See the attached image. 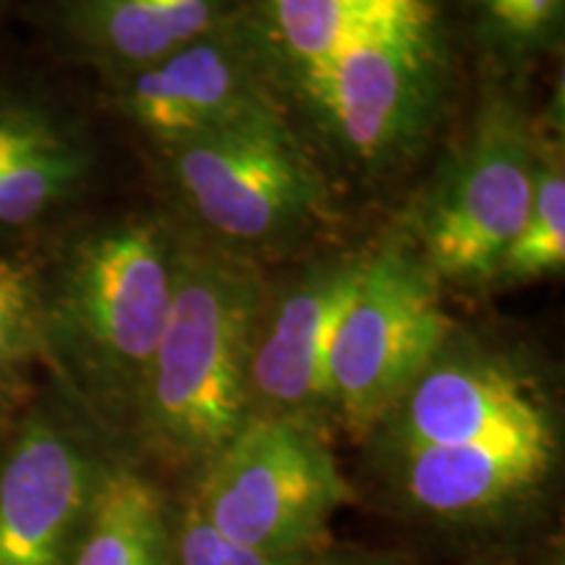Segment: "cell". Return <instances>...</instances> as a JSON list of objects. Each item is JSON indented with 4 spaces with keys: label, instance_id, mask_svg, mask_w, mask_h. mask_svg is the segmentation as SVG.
<instances>
[{
    "label": "cell",
    "instance_id": "8",
    "mask_svg": "<svg viewBox=\"0 0 565 565\" xmlns=\"http://www.w3.org/2000/svg\"><path fill=\"white\" fill-rule=\"evenodd\" d=\"M364 252L315 259L267 288L249 351L252 416L322 424L330 416V349L364 267Z\"/></svg>",
    "mask_w": 565,
    "mask_h": 565
},
{
    "label": "cell",
    "instance_id": "16",
    "mask_svg": "<svg viewBox=\"0 0 565 565\" xmlns=\"http://www.w3.org/2000/svg\"><path fill=\"white\" fill-rule=\"evenodd\" d=\"M42 351V275L24 259L0 257V401L17 393Z\"/></svg>",
    "mask_w": 565,
    "mask_h": 565
},
{
    "label": "cell",
    "instance_id": "1",
    "mask_svg": "<svg viewBox=\"0 0 565 565\" xmlns=\"http://www.w3.org/2000/svg\"><path fill=\"white\" fill-rule=\"evenodd\" d=\"M242 19L278 103L351 171L398 168L443 124L454 53L440 0H242Z\"/></svg>",
    "mask_w": 565,
    "mask_h": 565
},
{
    "label": "cell",
    "instance_id": "10",
    "mask_svg": "<svg viewBox=\"0 0 565 565\" xmlns=\"http://www.w3.org/2000/svg\"><path fill=\"white\" fill-rule=\"evenodd\" d=\"M555 433L540 391L511 359L456 333L372 429L380 454Z\"/></svg>",
    "mask_w": 565,
    "mask_h": 565
},
{
    "label": "cell",
    "instance_id": "4",
    "mask_svg": "<svg viewBox=\"0 0 565 565\" xmlns=\"http://www.w3.org/2000/svg\"><path fill=\"white\" fill-rule=\"evenodd\" d=\"M175 192L212 244L252 257L303 236L328 215V186L282 108L168 147Z\"/></svg>",
    "mask_w": 565,
    "mask_h": 565
},
{
    "label": "cell",
    "instance_id": "6",
    "mask_svg": "<svg viewBox=\"0 0 565 565\" xmlns=\"http://www.w3.org/2000/svg\"><path fill=\"white\" fill-rule=\"evenodd\" d=\"M349 498L322 424L252 416L196 475L192 503L236 545L303 557Z\"/></svg>",
    "mask_w": 565,
    "mask_h": 565
},
{
    "label": "cell",
    "instance_id": "20",
    "mask_svg": "<svg viewBox=\"0 0 565 565\" xmlns=\"http://www.w3.org/2000/svg\"><path fill=\"white\" fill-rule=\"evenodd\" d=\"M303 563V561H301ZM299 563V565H301ZM309 565H398L387 557H377V555H362V553H333V555H320L317 561Z\"/></svg>",
    "mask_w": 565,
    "mask_h": 565
},
{
    "label": "cell",
    "instance_id": "17",
    "mask_svg": "<svg viewBox=\"0 0 565 565\" xmlns=\"http://www.w3.org/2000/svg\"><path fill=\"white\" fill-rule=\"evenodd\" d=\"M494 51L526 58L555 47L563 34L565 0H471Z\"/></svg>",
    "mask_w": 565,
    "mask_h": 565
},
{
    "label": "cell",
    "instance_id": "9",
    "mask_svg": "<svg viewBox=\"0 0 565 565\" xmlns=\"http://www.w3.org/2000/svg\"><path fill=\"white\" fill-rule=\"evenodd\" d=\"M113 103L162 150L257 110L282 108L242 13L166 58L116 76Z\"/></svg>",
    "mask_w": 565,
    "mask_h": 565
},
{
    "label": "cell",
    "instance_id": "7",
    "mask_svg": "<svg viewBox=\"0 0 565 565\" xmlns=\"http://www.w3.org/2000/svg\"><path fill=\"white\" fill-rule=\"evenodd\" d=\"M454 333L440 282L404 236L366 249L330 349V416L370 437Z\"/></svg>",
    "mask_w": 565,
    "mask_h": 565
},
{
    "label": "cell",
    "instance_id": "12",
    "mask_svg": "<svg viewBox=\"0 0 565 565\" xmlns=\"http://www.w3.org/2000/svg\"><path fill=\"white\" fill-rule=\"evenodd\" d=\"M557 433L383 454L395 498L424 519L458 524L513 508L553 471Z\"/></svg>",
    "mask_w": 565,
    "mask_h": 565
},
{
    "label": "cell",
    "instance_id": "5",
    "mask_svg": "<svg viewBox=\"0 0 565 565\" xmlns=\"http://www.w3.org/2000/svg\"><path fill=\"white\" fill-rule=\"evenodd\" d=\"M536 152L540 137L524 113L490 97L416 204L404 236L440 286H492L532 202Z\"/></svg>",
    "mask_w": 565,
    "mask_h": 565
},
{
    "label": "cell",
    "instance_id": "19",
    "mask_svg": "<svg viewBox=\"0 0 565 565\" xmlns=\"http://www.w3.org/2000/svg\"><path fill=\"white\" fill-rule=\"evenodd\" d=\"M173 565H299L303 557L270 555L236 545L223 536L194 503L183 508L181 521L171 526Z\"/></svg>",
    "mask_w": 565,
    "mask_h": 565
},
{
    "label": "cell",
    "instance_id": "11",
    "mask_svg": "<svg viewBox=\"0 0 565 565\" xmlns=\"http://www.w3.org/2000/svg\"><path fill=\"white\" fill-rule=\"evenodd\" d=\"M105 466L61 414L21 424L0 463V565H68Z\"/></svg>",
    "mask_w": 565,
    "mask_h": 565
},
{
    "label": "cell",
    "instance_id": "14",
    "mask_svg": "<svg viewBox=\"0 0 565 565\" xmlns=\"http://www.w3.org/2000/svg\"><path fill=\"white\" fill-rule=\"evenodd\" d=\"M68 565H173V536L158 484L129 463L105 466Z\"/></svg>",
    "mask_w": 565,
    "mask_h": 565
},
{
    "label": "cell",
    "instance_id": "18",
    "mask_svg": "<svg viewBox=\"0 0 565 565\" xmlns=\"http://www.w3.org/2000/svg\"><path fill=\"white\" fill-rule=\"evenodd\" d=\"M63 124H68V118H63L51 103L26 92L0 89V192L21 158Z\"/></svg>",
    "mask_w": 565,
    "mask_h": 565
},
{
    "label": "cell",
    "instance_id": "13",
    "mask_svg": "<svg viewBox=\"0 0 565 565\" xmlns=\"http://www.w3.org/2000/svg\"><path fill=\"white\" fill-rule=\"evenodd\" d=\"M242 13V0H55L53 21L71 53L110 79L166 58Z\"/></svg>",
    "mask_w": 565,
    "mask_h": 565
},
{
    "label": "cell",
    "instance_id": "3",
    "mask_svg": "<svg viewBox=\"0 0 565 565\" xmlns=\"http://www.w3.org/2000/svg\"><path fill=\"white\" fill-rule=\"evenodd\" d=\"M265 280L252 257L183 236L181 270L134 433L200 471L252 419L249 351Z\"/></svg>",
    "mask_w": 565,
    "mask_h": 565
},
{
    "label": "cell",
    "instance_id": "21",
    "mask_svg": "<svg viewBox=\"0 0 565 565\" xmlns=\"http://www.w3.org/2000/svg\"><path fill=\"white\" fill-rule=\"evenodd\" d=\"M6 3H9V0H0V11H3V9H6Z\"/></svg>",
    "mask_w": 565,
    "mask_h": 565
},
{
    "label": "cell",
    "instance_id": "2",
    "mask_svg": "<svg viewBox=\"0 0 565 565\" xmlns=\"http://www.w3.org/2000/svg\"><path fill=\"white\" fill-rule=\"evenodd\" d=\"M183 236L162 217H124L76 238L42 278L45 351L92 406L137 427L147 377L181 270Z\"/></svg>",
    "mask_w": 565,
    "mask_h": 565
},
{
    "label": "cell",
    "instance_id": "15",
    "mask_svg": "<svg viewBox=\"0 0 565 565\" xmlns=\"http://www.w3.org/2000/svg\"><path fill=\"white\" fill-rule=\"evenodd\" d=\"M565 267V168L561 145L540 141L524 225L508 246L492 286H524L561 275Z\"/></svg>",
    "mask_w": 565,
    "mask_h": 565
}]
</instances>
